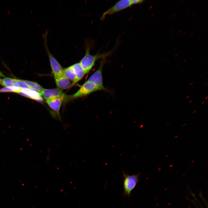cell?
Listing matches in <instances>:
<instances>
[{
    "mask_svg": "<svg viewBox=\"0 0 208 208\" xmlns=\"http://www.w3.org/2000/svg\"><path fill=\"white\" fill-rule=\"evenodd\" d=\"M207 84V83H206L204 85V86H205Z\"/></svg>",
    "mask_w": 208,
    "mask_h": 208,
    "instance_id": "cell-23",
    "label": "cell"
},
{
    "mask_svg": "<svg viewBox=\"0 0 208 208\" xmlns=\"http://www.w3.org/2000/svg\"><path fill=\"white\" fill-rule=\"evenodd\" d=\"M16 81L18 86L21 88H29L24 80L16 79Z\"/></svg>",
    "mask_w": 208,
    "mask_h": 208,
    "instance_id": "cell-15",
    "label": "cell"
},
{
    "mask_svg": "<svg viewBox=\"0 0 208 208\" xmlns=\"http://www.w3.org/2000/svg\"><path fill=\"white\" fill-rule=\"evenodd\" d=\"M64 98L58 97L51 98L46 101V103L53 110L55 111L60 117V110Z\"/></svg>",
    "mask_w": 208,
    "mask_h": 208,
    "instance_id": "cell-8",
    "label": "cell"
},
{
    "mask_svg": "<svg viewBox=\"0 0 208 208\" xmlns=\"http://www.w3.org/2000/svg\"><path fill=\"white\" fill-rule=\"evenodd\" d=\"M190 95H188V96L186 97V99H188V98H189V97H190Z\"/></svg>",
    "mask_w": 208,
    "mask_h": 208,
    "instance_id": "cell-20",
    "label": "cell"
},
{
    "mask_svg": "<svg viewBox=\"0 0 208 208\" xmlns=\"http://www.w3.org/2000/svg\"><path fill=\"white\" fill-rule=\"evenodd\" d=\"M193 82H192L190 84V85H191L192 84H193Z\"/></svg>",
    "mask_w": 208,
    "mask_h": 208,
    "instance_id": "cell-21",
    "label": "cell"
},
{
    "mask_svg": "<svg viewBox=\"0 0 208 208\" xmlns=\"http://www.w3.org/2000/svg\"><path fill=\"white\" fill-rule=\"evenodd\" d=\"M2 79L0 77V85H2Z\"/></svg>",
    "mask_w": 208,
    "mask_h": 208,
    "instance_id": "cell-18",
    "label": "cell"
},
{
    "mask_svg": "<svg viewBox=\"0 0 208 208\" xmlns=\"http://www.w3.org/2000/svg\"><path fill=\"white\" fill-rule=\"evenodd\" d=\"M132 5L130 0H121L117 2L113 6L103 12L100 18L104 19L106 16L114 14L129 8Z\"/></svg>",
    "mask_w": 208,
    "mask_h": 208,
    "instance_id": "cell-6",
    "label": "cell"
},
{
    "mask_svg": "<svg viewBox=\"0 0 208 208\" xmlns=\"http://www.w3.org/2000/svg\"><path fill=\"white\" fill-rule=\"evenodd\" d=\"M92 47L91 44L88 42H86L85 55L79 62L85 74L89 72L94 65L97 60L100 59H105L110 55L112 53V51L103 53H99L98 52L95 55H92L90 53V51Z\"/></svg>",
    "mask_w": 208,
    "mask_h": 208,
    "instance_id": "cell-1",
    "label": "cell"
},
{
    "mask_svg": "<svg viewBox=\"0 0 208 208\" xmlns=\"http://www.w3.org/2000/svg\"><path fill=\"white\" fill-rule=\"evenodd\" d=\"M207 98H208V96H207V97H205V99H207Z\"/></svg>",
    "mask_w": 208,
    "mask_h": 208,
    "instance_id": "cell-24",
    "label": "cell"
},
{
    "mask_svg": "<svg viewBox=\"0 0 208 208\" xmlns=\"http://www.w3.org/2000/svg\"><path fill=\"white\" fill-rule=\"evenodd\" d=\"M2 85L7 87H19L17 83L16 79L8 77H4L2 79Z\"/></svg>",
    "mask_w": 208,
    "mask_h": 208,
    "instance_id": "cell-13",
    "label": "cell"
},
{
    "mask_svg": "<svg viewBox=\"0 0 208 208\" xmlns=\"http://www.w3.org/2000/svg\"><path fill=\"white\" fill-rule=\"evenodd\" d=\"M6 92H14L12 87H5L0 89V93Z\"/></svg>",
    "mask_w": 208,
    "mask_h": 208,
    "instance_id": "cell-16",
    "label": "cell"
},
{
    "mask_svg": "<svg viewBox=\"0 0 208 208\" xmlns=\"http://www.w3.org/2000/svg\"><path fill=\"white\" fill-rule=\"evenodd\" d=\"M140 174H134L130 175L123 171L122 176L124 177L123 194L125 196L129 198L130 197L131 192L140 181Z\"/></svg>",
    "mask_w": 208,
    "mask_h": 208,
    "instance_id": "cell-2",
    "label": "cell"
},
{
    "mask_svg": "<svg viewBox=\"0 0 208 208\" xmlns=\"http://www.w3.org/2000/svg\"><path fill=\"white\" fill-rule=\"evenodd\" d=\"M105 59H103L100 62L98 69L88 78V81L92 82L99 86L102 90L108 91L103 85L102 71L103 66L105 62Z\"/></svg>",
    "mask_w": 208,
    "mask_h": 208,
    "instance_id": "cell-5",
    "label": "cell"
},
{
    "mask_svg": "<svg viewBox=\"0 0 208 208\" xmlns=\"http://www.w3.org/2000/svg\"><path fill=\"white\" fill-rule=\"evenodd\" d=\"M192 101V100H191L189 102V103H191Z\"/></svg>",
    "mask_w": 208,
    "mask_h": 208,
    "instance_id": "cell-19",
    "label": "cell"
},
{
    "mask_svg": "<svg viewBox=\"0 0 208 208\" xmlns=\"http://www.w3.org/2000/svg\"><path fill=\"white\" fill-rule=\"evenodd\" d=\"M40 95L46 100L56 97H62L66 98V95L61 89L58 88H56L45 89L39 92Z\"/></svg>",
    "mask_w": 208,
    "mask_h": 208,
    "instance_id": "cell-7",
    "label": "cell"
},
{
    "mask_svg": "<svg viewBox=\"0 0 208 208\" xmlns=\"http://www.w3.org/2000/svg\"><path fill=\"white\" fill-rule=\"evenodd\" d=\"M205 101H203L202 103L201 104H203L205 103Z\"/></svg>",
    "mask_w": 208,
    "mask_h": 208,
    "instance_id": "cell-22",
    "label": "cell"
},
{
    "mask_svg": "<svg viewBox=\"0 0 208 208\" xmlns=\"http://www.w3.org/2000/svg\"><path fill=\"white\" fill-rule=\"evenodd\" d=\"M47 32H46L44 34V45L52 70L54 76L62 75L63 70L62 66L48 49L47 41Z\"/></svg>",
    "mask_w": 208,
    "mask_h": 208,
    "instance_id": "cell-3",
    "label": "cell"
},
{
    "mask_svg": "<svg viewBox=\"0 0 208 208\" xmlns=\"http://www.w3.org/2000/svg\"><path fill=\"white\" fill-rule=\"evenodd\" d=\"M72 66L75 74L76 78L71 84V86L81 79L85 75L79 63H75Z\"/></svg>",
    "mask_w": 208,
    "mask_h": 208,
    "instance_id": "cell-10",
    "label": "cell"
},
{
    "mask_svg": "<svg viewBox=\"0 0 208 208\" xmlns=\"http://www.w3.org/2000/svg\"><path fill=\"white\" fill-rule=\"evenodd\" d=\"M21 91L27 95L29 98L37 101L42 100V98L40 95L39 92L30 88H21Z\"/></svg>",
    "mask_w": 208,
    "mask_h": 208,
    "instance_id": "cell-11",
    "label": "cell"
},
{
    "mask_svg": "<svg viewBox=\"0 0 208 208\" xmlns=\"http://www.w3.org/2000/svg\"><path fill=\"white\" fill-rule=\"evenodd\" d=\"M132 4L135 5L137 4H141L143 3L144 1L142 0H130Z\"/></svg>",
    "mask_w": 208,
    "mask_h": 208,
    "instance_id": "cell-17",
    "label": "cell"
},
{
    "mask_svg": "<svg viewBox=\"0 0 208 208\" xmlns=\"http://www.w3.org/2000/svg\"><path fill=\"white\" fill-rule=\"evenodd\" d=\"M62 75L68 79L73 81L76 78L72 66L63 69Z\"/></svg>",
    "mask_w": 208,
    "mask_h": 208,
    "instance_id": "cell-12",
    "label": "cell"
},
{
    "mask_svg": "<svg viewBox=\"0 0 208 208\" xmlns=\"http://www.w3.org/2000/svg\"><path fill=\"white\" fill-rule=\"evenodd\" d=\"M24 82L29 88L31 89L39 92L42 91L44 88L37 83L28 80H24Z\"/></svg>",
    "mask_w": 208,
    "mask_h": 208,
    "instance_id": "cell-14",
    "label": "cell"
},
{
    "mask_svg": "<svg viewBox=\"0 0 208 208\" xmlns=\"http://www.w3.org/2000/svg\"><path fill=\"white\" fill-rule=\"evenodd\" d=\"M102 90L101 88L94 83L87 81L81 86L78 90L72 96L73 98L86 96L93 92Z\"/></svg>",
    "mask_w": 208,
    "mask_h": 208,
    "instance_id": "cell-4",
    "label": "cell"
},
{
    "mask_svg": "<svg viewBox=\"0 0 208 208\" xmlns=\"http://www.w3.org/2000/svg\"><path fill=\"white\" fill-rule=\"evenodd\" d=\"M54 78L56 85L60 88L66 89L71 86L69 80L62 75L54 76Z\"/></svg>",
    "mask_w": 208,
    "mask_h": 208,
    "instance_id": "cell-9",
    "label": "cell"
},
{
    "mask_svg": "<svg viewBox=\"0 0 208 208\" xmlns=\"http://www.w3.org/2000/svg\"><path fill=\"white\" fill-rule=\"evenodd\" d=\"M196 110H195L194 111V112H193V113H194L195 112H196Z\"/></svg>",
    "mask_w": 208,
    "mask_h": 208,
    "instance_id": "cell-25",
    "label": "cell"
}]
</instances>
